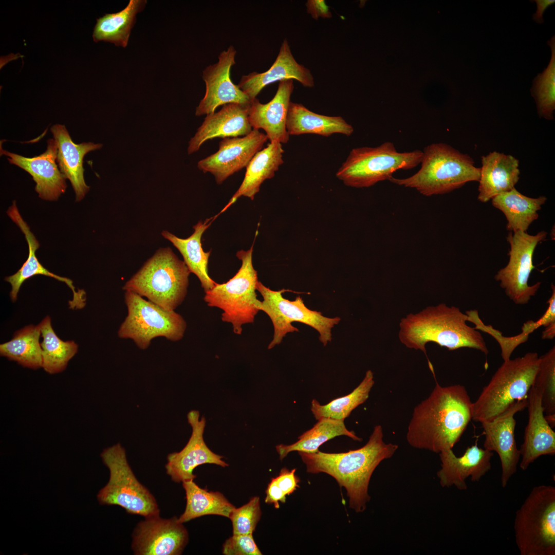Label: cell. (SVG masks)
Segmentation results:
<instances>
[{
	"label": "cell",
	"instance_id": "cell-13",
	"mask_svg": "<svg viewBox=\"0 0 555 555\" xmlns=\"http://www.w3.org/2000/svg\"><path fill=\"white\" fill-rule=\"evenodd\" d=\"M547 232L542 231L532 235L526 232H510L506 237L510 244L509 260L507 265L495 275L496 281L504 289L506 295L516 305L528 303L535 295L541 283L528 285L531 272L535 268L533 256L538 244L546 237Z\"/></svg>",
	"mask_w": 555,
	"mask_h": 555
},
{
	"label": "cell",
	"instance_id": "cell-16",
	"mask_svg": "<svg viewBox=\"0 0 555 555\" xmlns=\"http://www.w3.org/2000/svg\"><path fill=\"white\" fill-rule=\"evenodd\" d=\"M268 140L266 134L255 129L243 137L224 138L219 143L218 151L199 161L197 167L203 173H211L217 183L221 184L246 167Z\"/></svg>",
	"mask_w": 555,
	"mask_h": 555
},
{
	"label": "cell",
	"instance_id": "cell-43",
	"mask_svg": "<svg viewBox=\"0 0 555 555\" xmlns=\"http://www.w3.org/2000/svg\"><path fill=\"white\" fill-rule=\"evenodd\" d=\"M306 5L307 12L315 20L319 17L329 18L332 16L329 7L324 0H309Z\"/></svg>",
	"mask_w": 555,
	"mask_h": 555
},
{
	"label": "cell",
	"instance_id": "cell-36",
	"mask_svg": "<svg viewBox=\"0 0 555 555\" xmlns=\"http://www.w3.org/2000/svg\"><path fill=\"white\" fill-rule=\"evenodd\" d=\"M39 326L43 338L42 367L50 374L64 371L69 361L77 353L78 345L73 341H64L60 339L53 330L49 316Z\"/></svg>",
	"mask_w": 555,
	"mask_h": 555
},
{
	"label": "cell",
	"instance_id": "cell-34",
	"mask_svg": "<svg viewBox=\"0 0 555 555\" xmlns=\"http://www.w3.org/2000/svg\"><path fill=\"white\" fill-rule=\"evenodd\" d=\"M344 435L355 441H361L362 438L354 432L347 430L343 420L323 418L310 430L305 432L298 437L295 442L288 445L280 444L275 447L280 459L282 460L290 452L293 451L308 453L316 452L322 444L336 437Z\"/></svg>",
	"mask_w": 555,
	"mask_h": 555
},
{
	"label": "cell",
	"instance_id": "cell-17",
	"mask_svg": "<svg viewBox=\"0 0 555 555\" xmlns=\"http://www.w3.org/2000/svg\"><path fill=\"white\" fill-rule=\"evenodd\" d=\"M236 51L233 46L221 51L218 61L207 67L202 78L206 84L205 95L196 108L197 116L215 113L217 107L230 103L247 105L251 100L231 81L230 70L236 62Z\"/></svg>",
	"mask_w": 555,
	"mask_h": 555
},
{
	"label": "cell",
	"instance_id": "cell-40",
	"mask_svg": "<svg viewBox=\"0 0 555 555\" xmlns=\"http://www.w3.org/2000/svg\"><path fill=\"white\" fill-rule=\"evenodd\" d=\"M261 515L258 496H253L247 504L235 508L229 517L232 524L233 534H252Z\"/></svg>",
	"mask_w": 555,
	"mask_h": 555
},
{
	"label": "cell",
	"instance_id": "cell-15",
	"mask_svg": "<svg viewBox=\"0 0 555 555\" xmlns=\"http://www.w3.org/2000/svg\"><path fill=\"white\" fill-rule=\"evenodd\" d=\"M527 398L516 401L491 421L481 422L485 436L484 448L498 454L501 464V485L505 488L516 472L520 458L515 438L514 415L527 408Z\"/></svg>",
	"mask_w": 555,
	"mask_h": 555
},
{
	"label": "cell",
	"instance_id": "cell-38",
	"mask_svg": "<svg viewBox=\"0 0 555 555\" xmlns=\"http://www.w3.org/2000/svg\"><path fill=\"white\" fill-rule=\"evenodd\" d=\"M532 386L540 394L545 417L555 425V346L539 357V366Z\"/></svg>",
	"mask_w": 555,
	"mask_h": 555
},
{
	"label": "cell",
	"instance_id": "cell-12",
	"mask_svg": "<svg viewBox=\"0 0 555 555\" xmlns=\"http://www.w3.org/2000/svg\"><path fill=\"white\" fill-rule=\"evenodd\" d=\"M256 290L263 298L259 307L260 311L265 312L269 316L274 328L273 339L268 349H271L280 344L287 334L299 331L297 328L292 325L293 322L305 324L317 330L320 335V341L324 346L331 341V329L340 322L341 319L339 317H324L321 312L309 309L300 296L293 301L284 298L282 293L291 291L288 289L273 290L258 281Z\"/></svg>",
	"mask_w": 555,
	"mask_h": 555
},
{
	"label": "cell",
	"instance_id": "cell-4",
	"mask_svg": "<svg viewBox=\"0 0 555 555\" xmlns=\"http://www.w3.org/2000/svg\"><path fill=\"white\" fill-rule=\"evenodd\" d=\"M422 152L417 173L405 178L392 177L389 181L426 196L449 193L468 182L479 181L480 169L467 154L441 142L432 143Z\"/></svg>",
	"mask_w": 555,
	"mask_h": 555
},
{
	"label": "cell",
	"instance_id": "cell-27",
	"mask_svg": "<svg viewBox=\"0 0 555 555\" xmlns=\"http://www.w3.org/2000/svg\"><path fill=\"white\" fill-rule=\"evenodd\" d=\"M7 213L23 233L28 245V256L26 261L15 273L7 276L5 279V281L9 283L11 286L10 292L11 300L13 302L16 300L20 289L26 280L34 275H42L53 278L59 281L65 283L72 291V302L75 303L79 302L83 297V290L78 289L76 290L72 281L49 271L39 261L35 252L40 247V243L20 214L15 201H13L12 205L8 209Z\"/></svg>",
	"mask_w": 555,
	"mask_h": 555
},
{
	"label": "cell",
	"instance_id": "cell-33",
	"mask_svg": "<svg viewBox=\"0 0 555 555\" xmlns=\"http://www.w3.org/2000/svg\"><path fill=\"white\" fill-rule=\"evenodd\" d=\"M186 506L178 520L183 523L206 515H218L229 518L235 507L220 492L208 491L199 487L194 480L182 482Z\"/></svg>",
	"mask_w": 555,
	"mask_h": 555
},
{
	"label": "cell",
	"instance_id": "cell-3",
	"mask_svg": "<svg viewBox=\"0 0 555 555\" xmlns=\"http://www.w3.org/2000/svg\"><path fill=\"white\" fill-rule=\"evenodd\" d=\"M467 321L468 315L458 308L441 303L401 319L399 338L407 347L420 350L425 356L428 342L450 350L467 347L487 355L489 351L483 336Z\"/></svg>",
	"mask_w": 555,
	"mask_h": 555
},
{
	"label": "cell",
	"instance_id": "cell-37",
	"mask_svg": "<svg viewBox=\"0 0 555 555\" xmlns=\"http://www.w3.org/2000/svg\"><path fill=\"white\" fill-rule=\"evenodd\" d=\"M374 384L373 373L372 371L368 370L362 381L350 394L335 399L324 405L312 399V413L317 420L323 418L344 420L353 410L367 400Z\"/></svg>",
	"mask_w": 555,
	"mask_h": 555
},
{
	"label": "cell",
	"instance_id": "cell-20",
	"mask_svg": "<svg viewBox=\"0 0 555 555\" xmlns=\"http://www.w3.org/2000/svg\"><path fill=\"white\" fill-rule=\"evenodd\" d=\"M1 153L8 160L29 173L36 183L35 190L39 196L46 200H57L66 188V178L55 163L57 146L54 139L47 141L46 151L42 154L28 158L9 152L1 147Z\"/></svg>",
	"mask_w": 555,
	"mask_h": 555
},
{
	"label": "cell",
	"instance_id": "cell-5",
	"mask_svg": "<svg viewBox=\"0 0 555 555\" xmlns=\"http://www.w3.org/2000/svg\"><path fill=\"white\" fill-rule=\"evenodd\" d=\"M539 363L536 352L504 361L473 402L472 420L491 421L514 403L527 398Z\"/></svg>",
	"mask_w": 555,
	"mask_h": 555
},
{
	"label": "cell",
	"instance_id": "cell-1",
	"mask_svg": "<svg viewBox=\"0 0 555 555\" xmlns=\"http://www.w3.org/2000/svg\"><path fill=\"white\" fill-rule=\"evenodd\" d=\"M473 402L460 384L436 385L414 409L406 433L409 445L436 453L452 449L472 419Z\"/></svg>",
	"mask_w": 555,
	"mask_h": 555
},
{
	"label": "cell",
	"instance_id": "cell-6",
	"mask_svg": "<svg viewBox=\"0 0 555 555\" xmlns=\"http://www.w3.org/2000/svg\"><path fill=\"white\" fill-rule=\"evenodd\" d=\"M190 272L169 248L161 249L123 289L145 297L168 310H175L187 293Z\"/></svg>",
	"mask_w": 555,
	"mask_h": 555
},
{
	"label": "cell",
	"instance_id": "cell-21",
	"mask_svg": "<svg viewBox=\"0 0 555 555\" xmlns=\"http://www.w3.org/2000/svg\"><path fill=\"white\" fill-rule=\"evenodd\" d=\"M293 88L292 79L281 81L269 102L261 103L256 98L249 104L248 120L252 128L264 130L270 142L286 143L289 140L286 119Z\"/></svg>",
	"mask_w": 555,
	"mask_h": 555
},
{
	"label": "cell",
	"instance_id": "cell-25",
	"mask_svg": "<svg viewBox=\"0 0 555 555\" xmlns=\"http://www.w3.org/2000/svg\"><path fill=\"white\" fill-rule=\"evenodd\" d=\"M51 132L57 146L56 160L60 171L70 181L76 200L80 201L89 190L84 178L83 158L87 153L101 149L102 144L91 142L76 144L63 125H53Z\"/></svg>",
	"mask_w": 555,
	"mask_h": 555
},
{
	"label": "cell",
	"instance_id": "cell-26",
	"mask_svg": "<svg viewBox=\"0 0 555 555\" xmlns=\"http://www.w3.org/2000/svg\"><path fill=\"white\" fill-rule=\"evenodd\" d=\"M478 199L486 202L514 188L519 180V161L511 155L494 151L482 157Z\"/></svg>",
	"mask_w": 555,
	"mask_h": 555
},
{
	"label": "cell",
	"instance_id": "cell-8",
	"mask_svg": "<svg viewBox=\"0 0 555 555\" xmlns=\"http://www.w3.org/2000/svg\"><path fill=\"white\" fill-rule=\"evenodd\" d=\"M422 151L399 152L394 143L386 141L375 147L353 149L336 173L346 186L368 188L388 180L399 170H410L421 161Z\"/></svg>",
	"mask_w": 555,
	"mask_h": 555
},
{
	"label": "cell",
	"instance_id": "cell-29",
	"mask_svg": "<svg viewBox=\"0 0 555 555\" xmlns=\"http://www.w3.org/2000/svg\"><path fill=\"white\" fill-rule=\"evenodd\" d=\"M286 129L289 136L309 134L329 137L339 133L349 136L354 132L353 127L342 117L318 114L292 102L288 107Z\"/></svg>",
	"mask_w": 555,
	"mask_h": 555
},
{
	"label": "cell",
	"instance_id": "cell-30",
	"mask_svg": "<svg viewBox=\"0 0 555 555\" xmlns=\"http://www.w3.org/2000/svg\"><path fill=\"white\" fill-rule=\"evenodd\" d=\"M217 216L199 221L193 227L194 231L186 239L179 238L167 231L162 233L163 236L170 241L183 256L184 262L190 272L198 278L205 291L212 289L216 283L209 276L208 264L210 251L205 252L201 245V236Z\"/></svg>",
	"mask_w": 555,
	"mask_h": 555
},
{
	"label": "cell",
	"instance_id": "cell-9",
	"mask_svg": "<svg viewBox=\"0 0 555 555\" xmlns=\"http://www.w3.org/2000/svg\"><path fill=\"white\" fill-rule=\"evenodd\" d=\"M252 252L253 245L247 251H238L236 256L242 266L237 273L228 282L216 283L205 292L203 298L209 306L223 311L222 321L230 323L237 335L242 334L243 325L254 322L261 303L256 293L258 281L252 265Z\"/></svg>",
	"mask_w": 555,
	"mask_h": 555
},
{
	"label": "cell",
	"instance_id": "cell-31",
	"mask_svg": "<svg viewBox=\"0 0 555 555\" xmlns=\"http://www.w3.org/2000/svg\"><path fill=\"white\" fill-rule=\"evenodd\" d=\"M546 200L542 196L538 198L526 196L514 188L493 197L492 203L505 215L507 230L526 232L530 225L538 219V211Z\"/></svg>",
	"mask_w": 555,
	"mask_h": 555
},
{
	"label": "cell",
	"instance_id": "cell-24",
	"mask_svg": "<svg viewBox=\"0 0 555 555\" xmlns=\"http://www.w3.org/2000/svg\"><path fill=\"white\" fill-rule=\"evenodd\" d=\"M249 104H227L218 112L206 115L189 142L188 154L198 151L208 140L217 137L224 139L243 137L251 133L252 128L248 120Z\"/></svg>",
	"mask_w": 555,
	"mask_h": 555
},
{
	"label": "cell",
	"instance_id": "cell-7",
	"mask_svg": "<svg viewBox=\"0 0 555 555\" xmlns=\"http://www.w3.org/2000/svg\"><path fill=\"white\" fill-rule=\"evenodd\" d=\"M515 541L521 555H555V487H534L516 510Z\"/></svg>",
	"mask_w": 555,
	"mask_h": 555
},
{
	"label": "cell",
	"instance_id": "cell-10",
	"mask_svg": "<svg viewBox=\"0 0 555 555\" xmlns=\"http://www.w3.org/2000/svg\"><path fill=\"white\" fill-rule=\"evenodd\" d=\"M101 457L109 471V478L97 494L99 503L117 505L128 513L145 518L159 515L155 498L136 477L121 445L105 449Z\"/></svg>",
	"mask_w": 555,
	"mask_h": 555
},
{
	"label": "cell",
	"instance_id": "cell-35",
	"mask_svg": "<svg viewBox=\"0 0 555 555\" xmlns=\"http://www.w3.org/2000/svg\"><path fill=\"white\" fill-rule=\"evenodd\" d=\"M41 335L39 324L26 326L16 331L10 341L0 345V354L24 367L33 369L42 367Z\"/></svg>",
	"mask_w": 555,
	"mask_h": 555
},
{
	"label": "cell",
	"instance_id": "cell-11",
	"mask_svg": "<svg viewBox=\"0 0 555 555\" xmlns=\"http://www.w3.org/2000/svg\"><path fill=\"white\" fill-rule=\"evenodd\" d=\"M125 302L127 315L118 331L119 338L132 339L139 348L145 349L156 337L171 341L183 337L186 322L174 310H166L129 291H125Z\"/></svg>",
	"mask_w": 555,
	"mask_h": 555
},
{
	"label": "cell",
	"instance_id": "cell-23",
	"mask_svg": "<svg viewBox=\"0 0 555 555\" xmlns=\"http://www.w3.org/2000/svg\"><path fill=\"white\" fill-rule=\"evenodd\" d=\"M286 79L297 80L305 87L314 86L310 70L296 61L287 40L285 39L276 59L268 70L262 73L254 71L244 75L237 85L252 101L265 86Z\"/></svg>",
	"mask_w": 555,
	"mask_h": 555
},
{
	"label": "cell",
	"instance_id": "cell-41",
	"mask_svg": "<svg viewBox=\"0 0 555 555\" xmlns=\"http://www.w3.org/2000/svg\"><path fill=\"white\" fill-rule=\"evenodd\" d=\"M225 555H262L252 534H233L223 545Z\"/></svg>",
	"mask_w": 555,
	"mask_h": 555
},
{
	"label": "cell",
	"instance_id": "cell-44",
	"mask_svg": "<svg viewBox=\"0 0 555 555\" xmlns=\"http://www.w3.org/2000/svg\"><path fill=\"white\" fill-rule=\"evenodd\" d=\"M531 2H534L536 4V11L535 13L532 15V19L538 24H542L544 23V19L543 17L545 10L550 6L554 4L555 1L554 0H534Z\"/></svg>",
	"mask_w": 555,
	"mask_h": 555
},
{
	"label": "cell",
	"instance_id": "cell-14",
	"mask_svg": "<svg viewBox=\"0 0 555 555\" xmlns=\"http://www.w3.org/2000/svg\"><path fill=\"white\" fill-rule=\"evenodd\" d=\"M189 541L188 532L175 516L146 517L133 534L132 548L137 555H179Z\"/></svg>",
	"mask_w": 555,
	"mask_h": 555
},
{
	"label": "cell",
	"instance_id": "cell-18",
	"mask_svg": "<svg viewBox=\"0 0 555 555\" xmlns=\"http://www.w3.org/2000/svg\"><path fill=\"white\" fill-rule=\"evenodd\" d=\"M192 429L191 436L185 447L179 452L169 454L165 465L166 473L176 483L194 480L196 476L193 471L197 467L212 464L226 467L229 465L223 457L213 452L206 444L203 434L206 426L204 417L199 419L198 411L192 410L187 415Z\"/></svg>",
	"mask_w": 555,
	"mask_h": 555
},
{
	"label": "cell",
	"instance_id": "cell-19",
	"mask_svg": "<svg viewBox=\"0 0 555 555\" xmlns=\"http://www.w3.org/2000/svg\"><path fill=\"white\" fill-rule=\"evenodd\" d=\"M441 468L437 473L442 487L455 486L466 490V480L470 477L472 482H479L491 469V460L493 452L479 447L476 443L468 447L463 455L457 457L452 449L439 453Z\"/></svg>",
	"mask_w": 555,
	"mask_h": 555
},
{
	"label": "cell",
	"instance_id": "cell-22",
	"mask_svg": "<svg viewBox=\"0 0 555 555\" xmlns=\"http://www.w3.org/2000/svg\"><path fill=\"white\" fill-rule=\"evenodd\" d=\"M527 399L528 420L519 449L523 471L541 456L555 454V432L545 417L541 396L533 386Z\"/></svg>",
	"mask_w": 555,
	"mask_h": 555
},
{
	"label": "cell",
	"instance_id": "cell-39",
	"mask_svg": "<svg viewBox=\"0 0 555 555\" xmlns=\"http://www.w3.org/2000/svg\"><path fill=\"white\" fill-rule=\"evenodd\" d=\"M547 44L551 50V57L545 69L532 81L531 95L534 98L538 113L541 117L550 120L555 109V36Z\"/></svg>",
	"mask_w": 555,
	"mask_h": 555
},
{
	"label": "cell",
	"instance_id": "cell-42",
	"mask_svg": "<svg viewBox=\"0 0 555 555\" xmlns=\"http://www.w3.org/2000/svg\"><path fill=\"white\" fill-rule=\"evenodd\" d=\"M296 469L289 470L282 468L279 474L271 480L274 483L279 491L286 497L292 494L300 487L299 478L295 475Z\"/></svg>",
	"mask_w": 555,
	"mask_h": 555
},
{
	"label": "cell",
	"instance_id": "cell-2",
	"mask_svg": "<svg viewBox=\"0 0 555 555\" xmlns=\"http://www.w3.org/2000/svg\"><path fill=\"white\" fill-rule=\"evenodd\" d=\"M398 446L385 443L381 425H377L367 442L362 447L342 453L318 451L298 452L308 473H325L334 477L344 487L349 505L356 512H362L370 500L368 488L371 476L377 467L391 458Z\"/></svg>",
	"mask_w": 555,
	"mask_h": 555
},
{
	"label": "cell",
	"instance_id": "cell-32",
	"mask_svg": "<svg viewBox=\"0 0 555 555\" xmlns=\"http://www.w3.org/2000/svg\"><path fill=\"white\" fill-rule=\"evenodd\" d=\"M146 1L130 0L122 10L107 13L97 19L92 33L95 42H108L117 46H127L132 28L137 13L144 8Z\"/></svg>",
	"mask_w": 555,
	"mask_h": 555
},
{
	"label": "cell",
	"instance_id": "cell-28",
	"mask_svg": "<svg viewBox=\"0 0 555 555\" xmlns=\"http://www.w3.org/2000/svg\"><path fill=\"white\" fill-rule=\"evenodd\" d=\"M284 150L282 143L270 142L267 147L258 151L247 166L244 180L228 203L217 215L225 211L240 196L253 200L260 186L266 179L272 178L283 163Z\"/></svg>",
	"mask_w": 555,
	"mask_h": 555
}]
</instances>
